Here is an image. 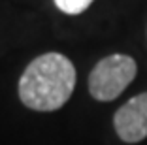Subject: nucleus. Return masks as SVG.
Listing matches in <instances>:
<instances>
[{
    "instance_id": "3",
    "label": "nucleus",
    "mask_w": 147,
    "mask_h": 145,
    "mask_svg": "<svg viewBox=\"0 0 147 145\" xmlns=\"http://www.w3.org/2000/svg\"><path fill=\"white\" fill-rule=\"evenodd\" d=\"M117 136L126 143H138L147 138V92L130 98L115 111L113 117Z\"/></svg>"
},
{
    "instance_id": "2",
    "label": "nucleus",
    "mask_w": 147,
    "mask_h": 145,
    "mask_svg": "<svg viewBox=\"0 0 147 145\" xmlns=\"http://www.w3.org/2000/svg\"><path fill=\"white\" fill-rule=\"evenodd\" d=\"M136 74V60L128 55L115 53L98 60L89 76L91 96L98 102H111L134 81Z\"/></svg>"
},
{
    "instance_id": "1",
    "label": "nucleus",
    "mask_w": 147,
    "mask_h": 145,
    "mask_svg": "<svg viewBox=\"0 0 147 145\" xmlns=\"http://www.w3.org/2000/svg\"><path fill=\"white\" fill-rule=\"evenodd\" d=\"M76 68L61 53H45L32 60L19 79V98L28 109L55 111L70 100Z\"/></svg>"
},
{
    "instance_id": "4",
    "label": "nucleus",
    "mask_w": 147,
    "mask_h": 145,
    "mask_svg": "<svg viewBox=\"0 0 147 145\" xmlns=\"http://www.w3.org/2000/svg\"><path fill=\"white\" fill-rule=\"evenodd\" d=\"M94 0H55V6L66 15H79L83 13Z\"/></svg>"
}]
</instances>
